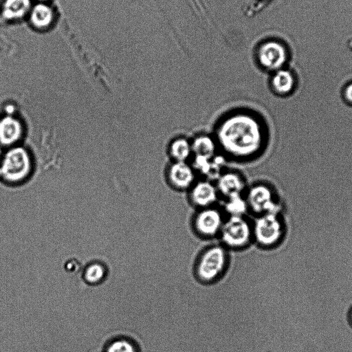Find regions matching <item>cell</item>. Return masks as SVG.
Masks as SVG:
<instances>
[{
	"mask_svg": "<svg viewBox=\"0 0 352 352\" xmlns=\"http://www.w3.org/2000/svg\"><path fill=\"white\" fill-rule=\"evenodd\" d=\"M218 197L215 184L209 179L196 181L188 190L189 201L200 209L212 206Z\"/></svg>",
	"mask_w": 352,
	"mask_h": 352,
	"instance_id": "ba28073f",
	"label": "cell"
},
{
	"mask_svg": "<svg viewBox=\"0 0 352 352\" xmlns=\"http://www.w3.org/2000/svg\"><path fill=\"white\" fill-rule=\"evenodd\" d=\"M224 208L230 216H243L248 209L245 199L243 196L225 199Z\"/></svg>",
	"mask_w": 352,
	"mask_h": 352,
	"instance_id": "ac0fdd59",
	"label": "cell"
},
{
	"mask_svg": "<svg viewBox=\"0 0 352 352\" xmlns=\"http://www.w3.org/2000/svg\"><path fill=\"white\" fill-rule=\"evenodd\" d=\"M214 138L224 155L236 160H245L261 153L266 142V130L260 118L254 113L236 111L220 120Z\"/></svg>",
	"mask_w": 352,
	"mask_h": 352,
	"instance_id": "6da1fadb",
	"label": "cell"
},
{
	"mask_svg": "<svg viewBox=\"0 0 352 352\" xmlns=\"http://www.w3.org/2000/svg\"><path fill=\"white\" fill-rule=\"evenodd\" d=\"M104 276V269L98 264L91 265L87 267L85 277L86 280L91 283L100 281Z\"/></svg>",
	"mask_w": 352,
	"mask_h": 352,
	"instance_id": "ffe728a7",
	"label": "cell"
},
{
	"mask_svg": "<svg viewBox=\"0 0 352 352\" xmlns=\"http://www.w3.org/2000/svg\"><path fill=\"white\" fill-rule=\"evenodd\" d=\"M19 124L14 120L6 118L0 120V142L3 144L14 141L19 135Z\"/></svg>",
	"mask_w": 352,
	"mask_h": 352,
	"instance_id": "e0dca14e",
	"label": "cell"
},
{
	"mask_svg": "<svg viewBox=\"0 0 352 352\" xmlns=\"http://www.w3.org/2000/svg\"><path fill=\"white\" fill-rule=\"evenodd\" d=\"M220 232L225 244L232 248H240L249 243L252 229L243 216H230L223 222Z\"/></svg>",
	"mask_w": 352,
	"mask_h": 352,
	"instance_id": "277c9868",
	"label": "cell"
},
{
	"mask_svg": "<svg viewBox=\"0 0 352 352\" xmlns=\"http://www.w3.org/2000/svg\"><path fill=\"white\" fill-rule=\"evenodd\" d=\"M252 232L258 243L263 245H272L282 236L283 225L278 213L261 214L256 219Z\"/></svg>",
	"mask_w": 352,
	"mask_h": 352,
	"instance_id": "5b68a950",
	"label": "cell"
},
{
	"mask_svg": "<svg viewBox=\"0 0 352 352\" xmlns=\"http://www.w3.org/2000/svg\"><path fill=\"white\" fill-rule=\"evenodd\" d=\"M248 208L258 215L279 213L280 204L274 190L265 183L253 184L245 191Z\"/></svg>",
	"mask_w": 352,
	"mask_h": 352,
	"instance_id": "7a4b0ae2",
	"label": "cell"
},
{
	"mask_svg": "<svg viewBox=\"0 0 352 352\" xmlns=\"http://www.w3.org/2000/svg\"><path fill=\"white\" fill-rule=\"evenodd\" d=\"M270 85L272 91L278 96L290 95L295 88V79L288 70L280 69L274 72Z\"/></svg>",
	"mask_w": 352,
	"mask_h": 352,
	"instance_id": "7c38bea8",
	"label": "cell"
},
{
	"mask_svg": "<svg viewBox=\"0 0 352 352\" xmlns=\"http://www.w3.org/2000/svg\"><path fill=\"white\" fill-rule=\"evenodd\" d=\"M342 96L345 102L352 106V82L345 87Z\"/></svg>",
	"mask_w": 352,
	"mask_h": 352,
	"instance_id": "44dd1931",
	"label": "cell"
},
{
	"mask_svg": "<svg viewBox=\"0 0 352 352\" xmlns=\"http://www.w3.org/2000/svg\"><path fill=\"white\" fill-rule=\"evenodd\" d=\"M196 171L187 162H170L165 171L166 182L177 191H188L196 182Z\"/></svg>",
	"mask_w": 352,
	"mask_h": 352,
	"instance_id": "8992f818",
	"label": "cell"
},
{
	"mask_svg": "<svg viewBox=\"0 0 352 352\" xmlns=\"http://www.w3.org/2000/svg\"><path fill=\"white\" fill-rule=\"evenodd\" d=\"M215 185L219 195L226 199L242 196L246 191V182L240 173L234 170L223 171L216 179Z\"/></svg>",
	"mask_w": 352,
	"mask_h": 352,
	"instance_id": "9c48e42d",
	"label": "cell"
},
{
	"mask_svg": "<svg viewBox=\"0 0 352 352\" xmlns=\"http://www.w3.org/2000/svg\"><path fill=\"white\" fill-rule=\"evenodd\" d=\"M21 149H14L6 155L1 173L7 180H17L23 176L28 168V159Z\"/></svg>",
	"mask_w": 352,
	"mask_h": 352,
	"instance_id": "8fae6325",
	"label": "cell"
},
{
	"mask_svg": "<svg viewBox=\"0 0 352 352\" xmlns=\"http://www.w3.org/2000/svg\"><path fill=\"white\" fill-rule=\"evenodd\" d=\"M351 321H352V311H351Z\"/></svg>",
	"mask_w": 352,
	"mask_h": 352,
	"instance_id": "7402d4cb",
	"label": "cell"
},
{
	"mask_svg": "<svg viewBox=\"0 0 352 352\" xmlns=\"http://www.w3.org/2000/svg\"><path fill=\"white\" fill-rule=\"evenodd\" d=\"M106 352H137L133 343L126 340H119L110 344Z\"/></svg>",
	"mask_w": 352,
	"mask_h": 352,
	"instance_id": "d6986e66",
	"label": "cell"
},
{
	"mask_svg": "<svg viewBox=\"0 0 352 352\" xmlns=\"http://www.w3.org/2000/svg\"><path fill=\"white\" fill-rule=\"evenodd\" d=\"M226 260V252L222 247L214 245L209 248L202 254L198 261V277L206 282L215 279L223 271Z\"/></svg>",
	"mask_w": 352,
	"mask_h": 352,
	"instance_id": "3957f363",
	"label": "cell"
},
{
	"mask_svg": "<svg viewBox=\"0 0 352 352\" xmlns=\"http://www.w3.org/2000/svg\"><path fill=\"white\" fill-rule=\"evenodd\" d=\"M193 156L212 157L219 148L214 136L206 133L196 135L190 140Z\"/></svg>",
	"mask_w": 352,
	"mask_h": 352,
	"instance_id": "4fadbf2b",
	"label": "cell"
},
{
	"mask_svg": "<svg viewBox=\"0 0 352 352\" xmlns=\"http://www.w3.org/2000/svg\"><path fill=\"white\" fill-rule=\"evenodd\" d=\"M30 0H6L3 5V16L8 20L22 18L29 11Z\"/></svg>",
	"mask_w": 352,
	"mask_h": 352,
	"instance_id": "9a60e30c",
	"label": "cell"
},
{
	"mask_svg": "<svg viewBox=\"0 0 352 352\" xmlns=\"http://www.w3.org/2000/svg\"><path fill=\"white\" fill-rule=\"evenodd\" d=\"M167 152L172 162H187L192 155L190 140L184 136L175 138L168 145Z\"/></svg>",
	"mask_w": 352,
	"mask_h": 352,
	"instance_id": "5bb4252c",
	"label": "cell"
},
{
	"mask_svg": "<svg viewBox=\"0 0 352 352\" xmlns=\"http://www.w3.org/2000/svg\"><path fill=\"white\" fill-rule=\"evenodd\" d=\"M223 222L221 212L212 206L200 209L194 219L196 230L205 236H213L221 231Z\"/></svg>",
	"mask_w": 352,
	"mask_h": 352,
	"instance_id": "30bf717a",
	"label": "cell"
},
{
	"mask_svg": "<svg viewBox=\"0 0 352 352\" xmlns=\"http://www.w3.org/2000/svg\"><path fill=\"white\" fill-rule=\"evenodd\" d=\"M30 19L34 27L39 29H45L53 21L54 15L52 10L45 4H38L32 9Z\"/></svg>",
	"mask_w": 352,
	"mask_h": 352,
	"instance_id": "2e32d148",
	"label": "cell"
},
{
	"mask_svg": "<svg viewBox=\"0 0 352 352\" xmlns=\"http://www.w3.org/2000/svg\"><path fill=\"white\" fill-rule=\"evenodd\" d=\"M256 58L263 68L275 72L282 69L285 62V50L278 42L267 41L259 46L256 52Z\"/></svg>",
	"mask_w": 352,
	"mask_h": 352,
	"instance_id": "52a82bcc",
	"label": "cell"
}]
</instances>
